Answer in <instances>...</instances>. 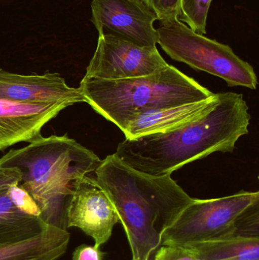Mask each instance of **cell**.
<instances>
[{
    "label": "cell",
    "mask_w": 259,
    "mask_h": 260,
    "mask_svg": "<svg viewBox=\"0 0 259 260\" xmlns=\"http://www.w3.org/2000/svg\"><path fill=\"white\" fill-rule=\"evenodd\" d=\"M218 96L217 105L201 118L167 133L126 139L114 154L139 172L160 177L212 153L232 152L238 139L249 133V107L243 94Z\"/></svg>",
    "instance_id": "6da1fadb"
},
{
    "label": "cell",
    "mask_w": 259,
    "mask_h": 260,
    "mask_svg": "<svg viewBox=\"0 0 259 260\" xmlns=\"http://www.w3.org/2000/svg\"><path fill=\"white\" fill-rule=\"evenodd\" d=\"M94 174L118 214L132 260L150 259L161 246V232L193 200L171 175L143 174L114 154L101 160Z\"/></svg>",
    "instance_id": "7a4b0ae2"
},
{
    "label": "cell",
    "mask_w": 259,
    "mask_h": 260,
    "mask_svg": "<svg viewBox=\"0 0 259 260\" xmlns=\"http://www.w3.org/2000/svg\"><path fill=\"white\" fill-rule=\"evenodd\" d=\"M100 163L95 153L75 139L51 136L11 150L0 158V168H17L19 185L39 206L41 218L67 230L65 215L75 183L94 173Z\"/></svg>",
    "instance_id": "3957f363"
},
{
    "label": "cell",
    "mask_w": 259,
    "mask_h": 260,
    "mask_svg": "<svg viewBox=\"0 0 259 260\" xmlns=\"http://www.w3.org/2000/svg\"><path fill=\"white\" fill-rule=\"evenodd\" d=\"M78 88L85 103L123 132L137 114L205 100L214 94L170 65L154 74L131 79L84 77Z\"/></svg>",
    "instance_id": "277c9868"
},
{
    "label": "cell",
    "mask_w": 259,
    "mask_h": 260,
    "mask_svg": "<svg viewBox=\"0 0 259 260\" xmlns=\"http://www.w3.org/2000/svg\"><path fill=\"white\" fill-rule=\"evenodd\" d=\"M259 192L193 201L161 232V245L184 246L233 235L259 237Z\"/></svg>",
    "instance_id": "5b68a950"
},
{
    "label": "cell",
    "mask_w": 259,
    "mask_h": 260,
    "mask_svg": "<svg viewBox=\"0 0 259 260\" xmlns=\"http://www.w3.org/2000/svg\"><path fill=\"white\" fill-rule=\"evenodd\" d=\"M157 31L158 44L171 59L220 78L228 86L256 88L255 70L229 46L193 31L178 18L160 21Z\"/></svg>",
    "instance_id": "8992f818"
},
{
    "label": "cell",
    "mask_w": 259,
    "mask_h": 260,
    "mask_svg": "<svg viewBox=\"0 0 259 260\" xmlns=\"http://www.w3.org/2000/svg\"><path fill=\"white\" fill-rule=\"evenodd\" d=\"M168 65L157 47H141L112 35H99L85 78L118 80L141 77Z\"/></svg>",
    "instance_id": "52a82bcc"
},
{
    "label": "cell",
    "mask_w": 259,
    "mask_h": 260,
    "mask_svg": "<svg viewBox=\"0 0 259 260\" xmlns=\"http://www.w3.org/2000/svg\"><path fill=\"white\" fill-rule=\"evenodd\" d=\"M118 222L115 207L94 176L88 174L76 181L65 215L66 229H81L100 247L109 241Z\"/></svg>",
    "instance_id": "ba28073f"
},
{
    "label": "cell",
    "mask_w": 259,
    "mask_h": 260,
    "mask_svg": "<svg viewBox=\"0 0 259 260\" xmlns=\"http://www.w3.org/2000/svg\"><path fill=\"white\" fill-rule=\"evenodd\" d=\"M91 21L99 35H112L141 47L158 43L156 16L132 0H92Z\"/></svg>",
    "instance_id": "9c48e42d"
},
{
    "label": "cell",
    "mask_w": 259,
    "mask_h": 260,
    "mask_svg": "<svg viewBox=\"0 0 259 260\" xmlns=\"http://www.w3.org/2000/svg\"><path fill=\"white\" fill-rule=\"evenodd\" d=\"M62 102H19L0 100V151L19 142L42 137L41 130L65 108Z\"/></svg>",
    "instance_id": "30bf717a"
},
{
    "label": "cell",
    "mask_w": 259,
    "mask_h": 260,
    "mask_svg": "<svg viewBox=\"0 0 259 260\" xmlns=\"http://www.w3.org/2000/svg\"><path fill=\"white\" fill-rule=\"evenodd\" d=\"M0 100L19 102H85L78 88L67 85L59 73L21 75L0 67Z\"/></svg>",
    "instance_id": "8fae6325"
},
{
    "label": "cell",
    "mask_w": 259,
    "mask_h": 260,
    "mask_svg": "<svg viewBox=\"0 0 259 260\" xmlns=\"http://www.w3.org/2000/svg\"><path fill=\"white\" fill-rule=\"evenodd\" d=\"M218 99L217 93L205 100L141 113L128 123L123 133L126 139H135L179 129L208 114L217 105Z\"/></svg>",
    "instance_id": "7c38bea8"
},
{
    "label": "cell",
    "mask_w": 259,
    "mask_h": 260,
    "mask_svg": "<svg viewBox=\"0 0 259 260\" xmlns=\"http://www.w3.org/2000/svg\"><path fill=\"white\" fill-rule=\"evenodd\" d=\"M69 241L67 230L49 224L32 238L0 246V260H57L65 254Z\"/></svg>",
    "instance_id": "4fadbf2b"
},
{
    "label": "cell",
    "mask_w": 259,
    "mask_h": 260,
    "mask_svg": "<svg viewBox=\"0 0 259 260\" xmlns=\"http://www.w3.org/2000/svg\"><path fill=\"white\" fill-rule=\"evenodd\" d=\"M184 247L199 260H259V237L233 235Z\"/></svg>",
    "instance_id": "5bb4252c"
},
{
    "label": "cell",
    "mask_w": 259,
    "mask_h": 260,
    "mask_svg": "<svg viewBox=\"0 0 259 260\" xmlns=\"http://www.w3.org/2000/svg\"><path fill=\"white\" fill-rule=\"evenodd\" d=\"M48 225L41 217L20 211L9 198L7 189L0 192V246L28 239L41 233Z\"/></svg>",
    "instance_id": "9a60e30c"
},
{
    "label": "cell",
    "mask_w": 259,
    "mask_h": 260,
    "mask_svg": "<svg viewBox=\"0 0 259 260\" xmlns=\"http://www.w3.org/2000/svg\"><path fill=\"white\" fill-rule=\"evenodd\" d=\"M212 0H180L178 19L199 35L206 34L208 11Z\"/></svg>",
    "instance_id": "2e32d148"
},
{
    "label": "cell",
    "mask_w": 259,
    "mask_h": 260,
    "mask_svg": "<svg viewBox=\"0 0 259 260\" xmlns=\"http://www.w3.org/2000/svg\"><path fill=\"white\" fill-rule=\"evenodd\" d=\"M147 12L157 17L158 20L178 18L180 0H132Z\"/></svg>",
    "instance_id": "e0dca14e"
},
{
    "label": "cell",
    "mask_w": 259,
    "mask_h": 260,
    "mask_svg": "<svg viewBox=\"0 0 259 260\" xmlns=\"http://www.w3.org/2000/svg\"><path fill=\"white\" fill-rule=\"evenodd\" d=\"M7 193L15 206L21 212L32 216L41 217V211L33 197L19 183L11 185Z\"/></svg>",
    "instance_id": "ac0fdd59"
},
{
    "label": "cell",
    "mask_w": 259,
    "mask_h": 260,
    "mask_svg": "<svg viewBox=\"0 0 259 260\" xmlns=\"http://www.w3.org/2000/svg\"><path fill=\"white\" fill-rule=\"evenodd\" d=\"M155 260H199L184 246L161 245L157 250Z\"/></svg>",
    "instance_id": "d6986e66"
},
{
    "label": "cell",
    "mask_w": 259,
    "mask_h": 260,
    "mask_svg": "<svg viewBox=\"0 0 259 260\" xmlns=\"http://www.w3.org/2000/svg\"><path fill=\"white\" fill-rule=\"evenodd\" d=\"M105 255L100 247L82 244L73 252L71 260H104Z\"/></svg>",
    "instance_id": "ffe728a7"
},
{
    "label": "cell",
    "mask_w": 259,
    "mask_h": 260,
    "mask_svg": "<svg viewBox=\"0 0 259 260\" xmlns=\"http://www.w3.org/2000/svg\"><path fill=\"white\" fill-rule=\"evenodd\" d=\"M21 182V174L17 168H0V192L6 190L11 185Z\"/></svg>",
    "instance_id": "44dd1931"
}]
</instances>
